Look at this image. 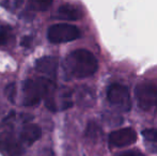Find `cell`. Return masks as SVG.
Returning <instances> with one entry per match:
<instances>
[{
    "mask_svg": "<svg viewBox=\"0 0 157 156\" xmlns=\"http://www.w3.org/2000/svg\"><path fill=\"white\" fill-rule=\"evenodd\" d=\"M107 100L111 106L121 111H127L132 108V100L128 88L124 85L114 82L107 89Z\"/></svg>",
    "mask_w": 157,
    "mask_h": 156,
    "instance_id": "obj_3",
    "label": "cell"
},
{
    "mask_svg": "<svg viewBox=\"0 0 157 156\" xmlns=\"http://www.w3.org/2000/svg\"><path fill=\"white\" fill-rule=\"evenodd\" d=\"M80 36V30L74 25L68 24H56L47 31V39L54 44L67 43L75 41Z\"/></svg>",
    "mask_w": 157,
    "mask_h": 156,
    "instance_id": "obj_4",
    "label": "cell"
},
{
    "mask_svg": "<svg viewBox=\"0 0 157 156\" xmlns=\"http://www.w3.org/2000/svg\"><path fill=\"white\" fill-rule=\"evenodd\" d=\"M35 70L39 73L48 76L49 79H55L58 72V59L55 57L40 58L35 62Z\"/></svg>",
    "mask_w": 157,
    "mask_h": 156,
    "instance_id": "obj_6",
    "label": "cell"
},
{
    "mask_svg": "<svg viewBox=\"0 0 157 156\" xmlns=\"http://www.w3.org/2000/svg\"><path fill=\"white\" fill-rule=\"evenodd\" d=\"M65 71L71 76L78 79L87 78L96 73L98 62L90 50L76 49L65 58Z\"/></svg>",
    "mask_w": 157,
    "mask_h": 156,
    "instance_id": "obj_1",
    "label": "cell"
},
{
    "mask_svg": "<svg viewBox=\"0 0 157 156\" xmlns=\"http://www.w3.org/2000/svg\"><path fill=\"white\" fill-rule=\"evenodd\" d=\"M31 42H32L31 36H24L23 40H21V45L25 46V47H30Z\"/></svg>",
    "mask_w": 157,
    "mask_h": 156,
    "instance_id": "obj_15",
    "label": "cell"
},
{
    "mask_svg": "<svg viewBox=\"0 0 157 156\" xmlns=\"http://www.w3.org/2000/svg\"><path fill=\"white\" fill-rule=\"evenodd\" d=\"M52 3V0H29L31 9L35 11H46Z\"/></svg>",
    "mask_w": 157,
    "mask_h": 156,
    "instance_id": "obj_10",
    "label": "cell"
},
{
    "mask_svg": "<svg viewBox=\"0 0 157 156\" xmlns=\"http://www.w3.org/2000/svg\"><path fill=\"white\" fill-rule=\"evenodd\" d=\"M23 1L24 0H15V6H16L17 8H19V6L23 4Z\"/></svg>",
    "mask_w": 157,
    "mask_h": 156,
    "instance_id": "obj_16",
    "label": "cell"
},
{
    "mask_svg": "<svg viewBox=\"0 0 157 156\" xmlns=\"http://www.w3.org/2000/svg\"><path fill=\"white\" fill-rule=\"evenodd\" d=\"M11 36V29L6 26L0 27V45H6Z\"/></svg>",
    "mask_w": 157,
    "mask_h": 156,
    "instance_id": "obj_11",
    "label": "cell"
},
{
    "mask_svg": "<svg viewBox=\"0 0 157 156\" xmlns=\"http://www.w3.org/2000/svg\"><path fill=\"white\" fill-rule=\"evenodd\" d=\"M58 17L61 19H66V21H78L82 16L81 10L76 6L66 3L62 4L58 10Z\"/></svg>",
    "mask_w": 157,
    "mask_h": 156,
    "instance_id": "obj_8",
    "label": "cell"
},
{
    "mask_svg": "<svg viewBox=\"0 0 157 156\" xmlns=\"http://www.w3.org/2000/svg\"><path fill=\"white\" fill-rule=\"evenodd\" d=\"M137 104L142 110H151L157 107V86L152 81H141L135 88Z\"/></svg>",
    "mask_w": 157,
    "mask_h": 156,
    "instance_id": "obj_2",
    "label": "cell"
},
{
    "mask_svg": "<svg viewBox=\"0 0 157 156\" xmlns=\"http://www.w3.org/2000/svg\"><path fill=\"white\" fill-rule=\"evenodd\" d=\"M0 149L6 151L10 156H19L21 153V146L9 135L0 137Z\"/></svg>",
    "mask_w": 157,
    "mask_h": 156,
    "instance_id": "obj_9",
    "label": "cell"
},
{
    "mask_svg": "<svg viewBox=\"0 0 157 156\" xmlns=\"http://www.w3.org/2000/svg\"><path fill=\"white\" fill-rule=\"evenodd\" d=\"M41 135H42V131L39 127V125L29 123V124H26L23 127L19 136H21V140L24 143L30 146V144L34 143L37 139H40Z\"/></svg>",
    "mask_w": 157,
    "mask_h": 156,
    "instance_id": "obj_7",
    "label": "cell"
},
{
    "mask_svg": "<svg viewBox=\"0 0 157 156\" xmlns=\"http://www.w3.org/2000/svg\"><path fill=\"white\" fill-rule=\"evenodd\" d=\"M142 136L151 142H157V128H147L142 131Z\"/></svg>",
    "mask_w": 157,
    "mask_h": 156,
    "instance_id": "obj_12",
    "label": "cell"
},
{
    "mask_svg": "<svg viewBox=\"0 0 157 156\" xmlns=\"http://www.w3.org/2000/svg\"><path fill=\"white\" fill-rule=\"evenodd\" d=\"M6 95L8 97V100L11 103L15 102V96H16V86L15 83H10L6 87Z\"/></svg>",
    "mask_w": 157,
    "mask_h": 156,
    "instance_id": "obj_13",
    "label": "cell"
},
{
    "mask_svg": "<svg viewBox=\"0 0 157 156\" xmlns=\"http://www.w3.org/2000/svg\"><path fill=\"white\" fill-rule=\"evenodd\" d=\"M117 156H144V155L142 153L138 152V151H126V152H123Z\"/></svg>",
    "mask_w": 157,
    "mask_h": 156,
    "instance_id": "obj_14",
    "label": "cell"
},
{
    "mask_svg": "<svg viewBox=\"0 0 157 156\" xmlns=\"http://www.w3.org/2000/svg\"><path fill=\"white\" fill-rule=\"evenodd\" d=\"M137 140V133L132 127H125L118 131H112L109 135L108 141L111 146L114 148H124L135 143Z\"/></svg>",
    "mask_w": 157,
    "mask_h": 156,
    "instance_id": "obj_5",
    "label": "cell"
}]
</instances>
